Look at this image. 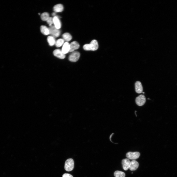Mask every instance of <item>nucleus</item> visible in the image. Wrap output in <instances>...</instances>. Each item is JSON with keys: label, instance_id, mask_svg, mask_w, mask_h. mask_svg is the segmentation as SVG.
<instances>
[{"label": "nucleus", "instance_id": "f257e3e1", "mask_svg": "<svg viewBox=\"0 0 177 177\" xmlns=\"http://www.w3.org/2000/svg\"><path fill=\"white\" fill-rule=\"evenodd\" d=\"M98 48V44L97 41L95 40H92L89 44L84 45L83 46L84 49L87 51H95Z\"/></svg>", "mask_w": 177, "mask_h": 177}, {"label": "nucleus", "instance_id": "f03ea898", "mask_svg": "<svg viewBox=\"0 0 177 177\" xmlns=\"http://www.w3.org/2000/svg\"><path fill=\"white\" fill-rule=\"evenodd\" d=\"M74 167V162L73 160L71 158L67 159L65 161V163L64 169L65 170L67 171H72Z\"/></svg>", "mask_w": 177, "mask_h": 177}, {"label": "nucleus", "instance_id": "7ed1b4c3", "mask_svg": "<svg viewBox=\"0 0 177 177\" xmlns=\"http://www.w3.org/2000/svg\"><path fill=\"white\" fill-rule=\"evenodd\" d=\"M80 54L77 51L72 52L70 55L69 58V60L72 62H75L78 60L80 57Z\"/></svg>", "mask_w": 177, "mask_h": 177}, {"label": "nucleus", "instance_id": "20e7f679", "mask_svg": "<svg viewBox=\"0 0 177 177\" xmlns=\"http://www.w3.org/2000/svg\"><path fill=\"white\" fill-rule=\"evenodd\" d=\"M50 34L54 37H59L60 34V31L59 29H57L54 26H50L49 28Z\"/></svg>", "mask_w": 177, "mask_h": 177}, {"label": "nucleus", "instance_id": "39448f33", "mask_svg": "<svg viewBox=\"0 0 177 177\" xmlns=\"http://www.w3.org/2000/svg\"><path fill=\"white\" fill-rule=\"evenodd\" d=\"M146 102V98L144 95L141 94L137 97L135 99L136 104L139 106L143 105Z\"/></svg>", "mask_w": 177, "mask_h": 177}, {"label": "nucleus", "instance_id": "423d86ee", "mask_svg": "<svg viewBox=\"0 0 177 177\" xmlns=\"http://www.w3.org/2000/svg\"><path fill=\"white\" fill-rule=\"evenodd\" d=\"M140 155V153L138 152H129L127 153L126 156L128 159L134 160L138 158Z\"/></svg>", "mask_w": 177, "mask_h": 177}, {"label": "nucleus", "instance_id": "0eeeda50", "mask_svg": "<svg viewBox=\"0 0 177 177\" xmlns=\"http://www.w3.org/2000/svg\"><path fill=\"white\" fill-rule=\"evenodd\" d=\"M122 164L124 170L126 171L129 168L131 162L128 159H125L122 160Z\"/></svg>", "mask_w": 177, "mask_h": 177}, {"label": "nucleus", "instance_id": "6e6552de", "mask_svg": "<svg viewBox=\"0 0 177 177\" xmlns=\"http://www.w3.org/2000/svg\"><path fill=\"white\" fill-rule=\"evenodd\" d=\"M53 53L55 56L60 59H63L65 57V54L60 49H55Z\"/></svg>", "mask_w": 177, "mask_h": 177}, {"label": "nucleus", "instance_id": "1a4fd4ad", "mask_svg": "<svg viewBox=\"0 0 177 177\" xmlns=\"http://www.w3.org/2000/svg\"><path fill=\"white\" fill-rule=\"evenodd\" d=\"M136 92L138 93H141L143 91V88L141 83L138 81H137L135 84Z\"/></svg>", "mask_w": 177, "mask_h": 177}, {"label": "nucleus", "instance_id": "9d476101", "mask_svg": "<svg viewBox=\"0 0 177 177\" xmlns=\"http://www.w3.org/2000/svg\"><path fill=\"white\" fill-rule=\"evenodd\" d=\"M70 49L69 52H73L76 50L78 49L80 45L79 43L76 41H74L70 44Z\"/></svg>", "mask_w": 177, "mask_h": 177}, {"label": "nucleus", "instance_id": "9b49d317", "mask_svg": "<svg viewBox=\"0 0 177 177\" xmlns=\"http://www.w3.org/2000/svg\"><path fill=\"white\" fill-rule=\"evenodd\" d=\"M53 24L54 26L57 29L60 28L61 26V23L59 17L57 16H55L53 17Z\"/></svg>", "mask_w": 177, "mask_h": 177}, {"label": "nucleus", "instance_id": "f8f14e48", "mask_svg": "<svg viewBox=\"0 0 177 177\" xmlns=\"http://www.w3.org/2000/svg\"><path fill=\"white\" fill-rule=\"evenodd\" d=\"M70 49V44L66 42L63 44L61 50L62 53L65 54L69 52Z\"/></svg>", "mask_w": 177, "mask_h": 177}, {"label": "nucleus", "instance_id": "ddd939ff", "mask_svg": "<svg viewBox=\"0 0 177 177\" xmlns=\"http://www.w3.org/2000/svg\"><path fill=\"white\" fill-rule=\"evenodd\" d=\"M139 165L138 162L135 160H133L131 162V164L129 169L131 171H134L136 170Z\"/></svg>", "mask_w": 177, "mask_h": 177}, {"label": "nucleus", "instance_id": "4468645a", "mask_svg": "<svg viewBox=\"0 0 177 177\" xmlns=\"http://www.w3.org/2000/svg\"><path fill=\"white\" fill-rule=\"evenodd\" d=\"M63 5L61 4H59L55 5L53 7L54 11L56 12H62L63 10Z\"/></svg>", "mask_w": 177, "mask_h": 177}, {"label": "nucleus", "instance_id": "2eb2a0df", "mask_svg": "<svg viewBox=\"0 0 177 177\" xmlns=\"http://www.w3.org/2000/svg\"><path fill=\"white\" fill-rule=\"evenodd\" d=\"M40 29L41 32L44 35H47L50 34L49 29L46 26H41Z\"/></svg>", "mask_w": 177, "mask_h": 177}, {"label": "nucleus", "instance_id": "dca6fc26", "mask_svg": "<svg viewBox=\"0 0 177 177\" xmlns=\"http://www.w3.org/2000/svg\"><path fill=\"white\" fill-rule=\"evenodd\" d=\"M47 41L50 46H53L55 44L56 41L54 37L52 36H49L47 37Z\"/></svg>", "mask_w": 177, "mask_h": 177}, {"label": "nucleus", "instance_id": "f3484780", "mask_svg": "<svg viewBox=\"0 0 177 177\" xmlns=\"http://www.w3.org/2000/svg\"><path fill=\"white\" fill-rule=\"evenodd\" d=\"M63 39L67 42L70 41L72 37L71 34L69 33L66 32L63 34L62 35Z\"/></svg>", "mask_w": 177, "mask_h": 177}, {"label": "nucleus", "instance_id": "a211bd4d", "mask_svg": "<svg viewBox=\"0 0 177 177\" xmlns=\"http://www.w3.org/2000/svg\"><path fill=\"white\" fill-rule=\"evenodd\" d=\"M114 174L115 177H125V174L124 172L119 171H116Z\"/></svg>", "mask_w": 177, "mask_h": 177}, {"label": "nucleus", "instance_id": "6ab92c4d", "mask_svg": "<svg viewBox=\"0 0 177 177\" xmlns=\"http://www.w3.org/2000/svg\"><path fill=\"white\" fill-rule=\"evenodd\" d=\"M64 40L63 39H59L56 41L55 44L57 47H59L62 45L64 44Z\"/></svg>", "mask_w": 177, "mask_h": 177}, {"label": "nucleus", "instance_id": "aec40b11", "mask_svg": "<svg viewBox=\"0 0 177 177\" xmlns=\"http://www.w3.org/2000/svg\"><path fill=\"white\" fill-rule=\"evenodd\" d=\"M49 17V14L47 12L43 13L41 16V19L44 21H46Z\"/></svg>", "mask_w": 177, "mask_h": 177}, {"label": "nucleus", "instance_id": "412c9836", "mask_svg": "<svg viewBox=\"0 0 177 177\" xmlns=\"http://www.w3.org/2000/svg\"><path fill=\"white\" fill-rule=\"evenodd\" d=\"M47 23L49 25L51 26L53 24V18L51 17H49L46 21Z\"/></svg>", "mask_w": 177, "mask_h": 177}, {"label": "nucleus", "instance_id": "4be33fe9", "mask_svg": "<svg viewBox=\"0 0 177 177\" xmlns=\"http://www.w3.org/2000/svg\"><path fill=\"white\" fill-rule=\"evenodd\" d=\"M62 177H73V176L70 174L65 173L62 175Z\"/></svg>", "mask_w": 177, "mask_h": 177}, {"label": "nucleus", "instance_id": "5701e85b", "mask_svg": "<svg viewBox=\"0 0 177 177\" xmlns=\"http://www.w3.org/2000/svg\"><path fill=\"white\" fill-rule=\"evenodd\" d=\"M52 16H56V13H55V12L53 13L52 14Z\"/></svg>", "mask_w": 177, "mask_h": 177}, {"label": "nucleus", "instance_id": "b1692460", "mask_svg": "<svg viewBox=\"0 0 177 177\" xmlns=\"http://www.w3.org/2000/svg\"><path fill=\"white\" fill-rule=\"evenodd\" d=\"M38 14H39V15H40V13H38Z\"/></svg>", "mask_w": 177, "mask_h": 177}]
</instances>
